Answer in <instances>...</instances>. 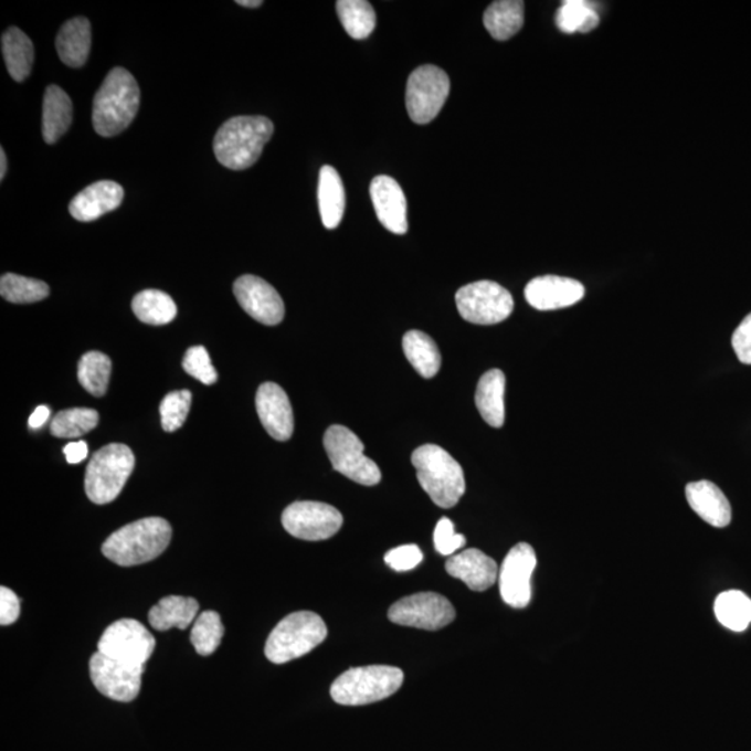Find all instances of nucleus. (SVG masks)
<instances>
[{
	"label": "nucleus",
	"mask_w": 751,
	"mask_h": 751,
	"mask_svg": "<svg viewBox=\"0 0 751 751\" xmlns=\"http://www.w3.org/2000/svg\"><path fill=\"white\" fill-rule=\"evenodd\" d=\"M73 104L68 95L57 85H50L42 106V136L46 144H55L72 126Z\"/></svg>",
	"instance_id": "393cba45"
},
{
	"label": "nucleus",
	"mask_w": 751,
	"mask_h": 751,
	"mask_svg": "<svg viewBox=\"0 0 751 751\" xmlns=\"http://www.w3.org/2000/svg\"><path fill=\"white\" fill-rule=\"evenodd\" d=\"M237 4L243 8L256 9L262 7L263 2L262 0H239Z\"/></svg>",
	"instance_id": "09e8293b"
},
{
	"label": "nucleus",
	"mask_w": 751,
	"mask_h": 751,
	"mask_svg": "<svg viewBox=\"0 0 751 751\" xmlns=\"http://www.w3.org/2000/svg\"><path fill=\"white\" fill-rule=\"evenodd\" d=\"M448 575L463 581L474 592H486L498 579V567L493 558L476 549L465 550L445 562Z\"/></svg>",
	"instance_id": "412c9836"
},
{
	"label": "nucleus",
	"mask_w": 751,
	"mask_h": 751,
	"mask_svg": "<svg viewBox=\"0 0 751 751\" xmlns=\"http://www.w3.org/2000/svg\"><path fill=\"white\" fill-rule=\"evenodd\" d=\"M326 637L324 620L310 611H299L278 622L267 638L265 656L273 664H286L313 652Z\"/></svg>",
	"instance_id": "423d86ee"
},
{
	"label": "nucleus",
	"mask_w": 751,
	"mask_h": 751,
	"mask_svg": "<svg viewBox=\"0 0 751 751\" xmlns=\"http://www.w3.org/2000/svg\"><path fill=\"white\" fill-rule=\"evenodd\" d=\"M417 482L440 508L457 506L465 495L466 483L463 466L438 445L425 444L413 451Z\"/></svg>",
	"instance_id": "20e7f679"
},
{
	"label": "nucleus",
	"mask_w": 751,
	"mask_h": 751,
	"mask_svg": "<svg viewBox=\"0 0 751 751\" xmlns=\"http://www.w3.org/2000/svg\"><path fill=\"white\" fill-rule=\"evenodd\" d=\"M458 313L475 325H497L511 316L514 298L508 289L495 282H476L458 289L455 295Z\"/></svg>",
	"instance_id": "1a4fd4ad"
},
{
	"label": "nucleus",
	"mask_w": 751,
	"mask_h": 751,
	"mask_svg": "<svg viewBox=\"0 0 751 751\" xmlns=\"http://www.w3.org/2000/svg\"><path fill=\"white\" fill-rule=\"evenodd\" d=\"M423 560V554L420 547L415 544H406L396 547L384 556V561L396 572H406L420 565Z\"/></svg>",
	"instance_id": "79ce46f5"
},
{
	"label": "nucleus",
	"mask_w": 751,
	"mask_h": 751,
	"mask_svg": "<svg viewBox=\"0 0 751 751\" xmlns=\"http://www.w3.org/2000/svg\"><path fill=\"white\" fill-rule=\"evenodd\" d=\"M370 198L380 223L389 232L394 234L408 232L406 198L399 182L389 176L374 177L370 184Z\"/></svg>",
	"instance_id": "6ab92c4d"
},
{
	"label": "nucleus",
	"mask_w": 751,
	"mask_h": 751,
	"mask_svg": "<svg viewBox=\"0 0 751 751\" xmlns=\"http://www.w3.org/2000/svg\"><path fill=\"white\" fill-rule=\"evenodd\" d=\"M337 13L353 40H364L374 31L376 13L367 0H338Z\"/></svg>",
	"instance_id": "473e14b6"
},
{
	"label": "nucleus",
	"mask_w": 751,
	"mask_h": 751,
	"mask_svg": "<svg viewBox=\"0 0 751 751\" xmlns=\"http://www.w3.org/2000/svg\"><path fill=\"white\" fill-rule=\"evenodd\" d=\"M408 361L416 372L425 379H432L442 368V353L436 342L426 332L420 330L408 331L402 341Z\"/></svg>",
	"instance_id": "c85d7f7f"
},
{
	"label": "nucleus",
	"mask_w": 751,
	"mask_h": 751,
	"mask_svg": "<svg viewBox=\"0 0 751 751\" xmlns=\"http://www.w3.org/2000/svg\"><path fill=\"white\" fill-rule=\"evenodd\" d=\"M713 611L720 624L729 631L743 632L751 624V600L738 590L718 595Z\"/></svg>",
	"instance_id": "2f4dec72"
},
{
	"label": "nucleus",
	"mask_w": 751,
	"mask_h": 751,
	"mask_svg": "<svg viewBox=\"0 0 751 751\" xmlns=\"http://www.w3.org/2000/svg\"><path fill=\"white\" fill-rule=\"evenodd\" d=\"M584 297L581 282L570 277L540 276L525 288V298L538 310H556L572 307Z\"/></svg>",
	"instance_id": "a211bd4d"
},
{
	"label": "nucleus",
	"mask_w": 751,
	"mask_h": 751,
	"mask_svg": "<svg viewBox=\"0 0 751 751\" xmlns=\"http://www.w3.org/2000/svg\"><path fill=\"white\" fill-rule=\"evenodd\" d=\"M342 515L325 503L298 501L284 509L282 523L294 538L320 541L332 538L341 529Z\"/></svg>",
	"instance_id": "f8f14e48"
},
{
	"label": "nucleus",
	"mask_w": 751,
	"mask_h": 751,
	"mask_svg": "<svg viewBox=\"0 0 751 751\" xmlns=\"http://www.w3.org/2000/svg\"><path fill=\"white\" fill-rule=\"evenodd\" d=\"M233 292L241 308L260 324L276 326L284 319L286 308L281 294L263 278L241 276L234 283Z\"/></svg>",
	"instance_id": "dca6fc26"
},
{
	"label": "nucleus",
	"mask_w": 751,
	"mask_h": 751,
	"mask_svg": "<svg viewBox=\"0 0 751 751\" xmlns=\"http://www.w3.org/2000/svg\"><path fill=\"white\" fill-rule=\"evenodd\" d=\"M4 63L14 82L21 83L29 77L34 63V45L18 27H12L2 36Z\"/></svg>",
	"instance_id": "c756f323"
},
{
	"label": "nucleus",
	"mask_w": 751,
	"mask_h": 751,
	"mask_svg": "<svg viewBox=\"0 0 751 751\" xmlns=\"http://www.w3.org/2000/svg\"><path fill=\"white\" fill-rule=\"evenodd\" d=\"M433 539L436 551L442 556H453L466 543L465 536L455 533V526L448 518L438 520Z\"/></svg>",
	"instance_id": "a19ab883"
},
{
	"label": "nucleus",
	"mask_w": 751,
	"mask_h": 751,
	"mask_svg": "<svg viewBox=\"0 0 751 751\" xmlns=\"http://www.w3.org/2000/svg\"><path fill=\"white\" fill-rule=\"evenodd\" d=\"M91 42L89 21L85 18L68 20L56 38L59 57L68 67H82L88 61Z\"/></svg>",
	"instance_id": "b1692460"
},
{
	"label": "nucleus",
	"mask_w": 751,
	"mask_h": 751,
	"mask_svg": "<svg viewBox=\"0 0 751 751\" xmlns=\"http://www.w3.org/2000/svg\"><path fill=\"white\" fill-rule=\"evenodd\" d=\"M145 667L128 665L96 652L89 662L91 680L112 700L130 702L139 695Z\"/></svg>",
	"instance_id": "2eb2a0df"
},
{
	"label": "nucleus",
	"mask_w": 751,
	"mask_h": 751,
	"mask_svg": "<svg viewBox=\"0 0 751 751\" xmlns=\"http://www.w3.org/2000/svg\"><path fill=\"white\" fill-rule=\"evenodd\" d=\"M171 526L163 518H144L116 530L102 552L120 567H136L162 556L171 540Z\"/></svg>",
	"instance_id": "7ed1b4c3"
},
{
	"label": "nucleus",
	"mask_w": 751,
	"mask_h": 751,
	"mask_svg": "<svg viewBox=\"0 0 751 751\" xmlns=\"http://www.w3.org/2000/svg\"><path fill=\"white\" fill-rule=\"evenodd\" d=\"M198 610L200 604L195 599L169 595L150 609L148 618L155 631L166 632L171 627L184 631L195 621Z\"/></svg>",
	"instance_id": "bb28decb"
},
{
	"label": "nucleus",
	"mask_w": 751,
	"mask_h": 751,
	"mask_svg": "<svg viewBox=\"0 0 751 751\" xmlns=\"http://www.w3.org/2000/svg\"><path fill=\"white\" fill-rule=\"evenodd\" d=\"M224 635L222 618L214 611H205L195 620L191 632V643L200 656H211L218 650Z\"/></svg>",
	"instance_id": "4c0bfd02"
},
{
	"label": "nucleus",
	"mask_w": 751,
	"mask_h": 751,
	"mask_svg": "<svg viewBox=\"0 0 751 751\" xmlns=\"http://www.w3.org/2000/svg\"><path fill=\"white\" fill-rule=\"evenodd\" d=\"M157 646L150 632L136 620H120L106 627L98 652L116 662L144 667Z\"/></svg>",
	"instance_id": "9b49d317"
},
{
	"label": "nucleus",
	"mask_w": 751,
	"mask_h": 751,
	"mask_svg": "<svg viewBox=\"0 0 751 751\" xmlns=\"http://www.w3.org/2000/svg\"><path fill=\"white\" fill-rule=\"evenodd\" d=\"M123 198H125V190L117 182L96 181L75 195L70 202L68 211L78 222H94L119 208Z\"/></svg>",
	"instance_id": "aec40b11"
},
{
	"label": "nucleus",
	"mask_w": 751,
	"mask_h": 751,
	"mask_svg": "<svg viewBox=\"0 0 751 751\" xmlns=\"http://www.w3.org/2000/svg\"><path fill=\"white\" fill-rule=\"evenodd\" d=\"M256 411L266 432L277 442H287L294 433V413L286 391L276 383H263L257 389Z\"/></svg>",
	"instance_id": "f3484780"
},
{
	"label": "nucleus",
	"mask_w": 751,
	"mask_h": 751,
	"mask_svg": "<svg viewBox=\"0 0 751 751\" xmlns=\"http://www.w3.org/2000/svg\"><path fill=\"white\" fill-rule=\"evenodd\" d=\"M273 133L275 126L265 116L233 117L219 128L214 137V157L224 168L248 169L261 158Z\"/></svg>",
	"instance_id": "f257e3e1"
},
{
	"label": "nucleus",
	"mask_w": 751,
	"mask_h": 751,
	"mask_svg": "<svg viewBox=\"0 0 751 751\" xmlns=\"http://www.w3.org/2000/svg\"><path fill=\"white\" fill-rule=\"evenodd\" d=\"M318 201L321 222L326 229L335 230L341 223L346 211V190L340 174L332 166L320 169Z\"/></svg>",
	"instance_id": "a878e982"
},
{
	"label": "nucleus",
	"mask_w": 751,
	"mask_h": 751,
	"mask_svg": "<svg viewBox=\"0 0 751 751\" xmlns=\"http://www.w3.org/2000/svg\"><path fill=\"white\" fill-rule=\"evenodd\" d=\"M389 620L396 625L434 632L455 620V610L442 594L417 593L391 605Z\"/></svg>",
	"instance_id": "ddd939ff"
},
{
	"label": "nucleus",
	"mask_w": 751,
	"mask_h": 751,
	"mask_svg": "<svg viewBox=\"0 0 751 751\" xmlns=\"http://www.w3.org/2000/svg\"><path fill=\"white\" fill-rule=\"evenodd\" d=\"M20 616V600L12 590L0 588V624L12 625Z\"/></svg>",
	"instance_id": "c03bdc74"
},
{
	"label": "nucleus",
	"mask_w": 751,
	"mask_h": 751,
	"mask_svg": "<svg viewBox=\"0 0 751 751\" xmlns=\"http://www.w3.org/2000/svg\"><path fill=\"white\" fill-rule=\"evenodd\" d=\"M732 347L740 362L751 364V314L734 330Z\"/></svg>",
	"instance_id": "37998d69"
},
{
	"label": "nucleus",
	"mask_w": 751,
	"mask_h": 751,
	"mask_svg": "<svg viewBox=\"0 0 751 751\" xmlns=\"http://www.w3.org/2000/svg\"><path fill=\"white\" fill-rule=\"evenodd\" d=\"M556 24L565 34H573V32L586 34L600 24V15L592 3L584 2V0H567L558 9Z\"/></svg>",
	"instance_id": "f704fd0d"
},
{
	"label": "nucleus",
	"mask_w": 751,
	"mask_h": 751,
	"mask_svg": "<svg viewBox=\"0 0 751 751\" xmlns=\"http://www.w3.org/2000/svg\"><path fill=\"white\" fill-rule=\"evenodd\" d=\"M686 500L694 511L713 528H727L732 520V508L721 488L712 482L700 480L686 486Z\"/></svg>",
	"instance_id": "4be33fe9"
},
{
	"label": "nucleus",
	"mask_w": 751,
	"mask_h": 751,
	"mask_svg": "<svg viewBox=\"0 0 751 751\" xmlns=\"http://www.w3.org/2000/svg\"><path fill=\"white\" fill-rule=\"evenodd\" d=\"M51 416V408L46 405H41L38 406L34 412H32V415L30 416L29 420V426L31 429H41L42 426L45 425L47 420H50Z\"/></svg>",
	"instance_id": "49530a36"
},
{
	"label": "nucleus",
	"mask_w": 751,
	"mask_h": 751,
	"mask_svg": "<svg viewBox=\"0 0 751 751\" xmlns=\"http://www.w3.org/2000/svg\"><path fill=\"white\" fill-rule=\"evenodd\" d=\"M324 443L332 469L348 479L363 486H376L382 480L379 466L364 455L363 443L350 429L330 426L325 433Z\"/></svg>",
	"instance_id": "6e6552de"
},
{
	"label": "nucleus",
	"mask_w": 751,
	"mask_h": 751,
	"mask_svg": "<svg viewBox=\"0 0 751 751\" xmlns=\"http://www.w3.org/2000/svg\"><path fill=\"white\" fill-rule=\"evenodd\" d=\"M141 91L126 68H113L95 94L93 123L101 137H115L136 119Z\"/></svg>",
	"instance_id": "f03ea898"
},
{
	"label": "nucleus",
	"mask_w": 751,
	"mask_h": 751,
	"mask_svg": "<svg viewBox=\"0 0 751 751\" xmlns=\"http://www.w3.org/2000/svg\"><path fill=\"white\" fill-rule=\"evenodd\" d=\"M404 684V673L389 665L348 669L331 685L332 700L341 706H367L388 699Z\"/></svg>",
	"instance_id": "39448f33"
},
{
	"label": "nucleus",
	"mask_w": 751,
	"mask_h": 751,
	"mask_svg": "<svg viewBox=\"0 0 751 751\" xmlns=\"http://www.w3.org/2000/svg\"><path fill=\"white\" fill-rule=\"evenodd\" d=\"M506 374L500 369L488 370L482 376L476 389V406L483 421L491 427L500 429L506 422Z\"/></svg>",
	"instance_id": "5701e85b"
},
{
	"label": "nucleus",
	"mask_w": 751,
	"mask_h": 751,
	"mask_svg": "<svg viewBox=\"0 0 751 751\" xmlns=\"http://www.w3.org/2000/svg\"><path fill=\"white\" fill-rule=\"evenodd\" d=\"M133 310L142 324L168 325L177 315V307L170 295L159 289H145L133 299Z\"/></svg>",
	"instance_id": "7c9ffc66"
},
{
	"label": "nucleus",
	"mask_w": 751,
	"mask_h": 751,
	"mask_svg": "<svg viewBox=\"0 0 751 751\" xmlns=\"http://www.w3.org/2000/svg\"><path fill=\"white\" fill-rule=\"evenodd\" d=\"M99 413L91 408H72L59 412L51 422V433L55 437L77 438L98 426Z\"/></svg>",
	"instance_id": "c9c22d12"
},
{
	"label": "nucleus",
	"mask_w": 751,
	"mask_h": 751,
	"mask_svg": "<svg viewBox=\"0 0 751 751\" xmlns=\"http://www.w3.org/2000/svg\"><path fill=\"white\" fill-rule=\"evenodd\" d=\"M112 373L110 358L99 351L85 353L78 362V382L91 395L104 396Z\"/></svg>",
	"instance_id": "72a5a7b5"
},
{
	"label": "nucleus",
	"mask_w": 751,
	"mask_h": 751,
	"mask_svg": "<svg viewBox=\"0 0 751 751\" xmlns=\"http://www.w3.org/2000/svg\"><path fill=\"white\" fill-rule=\"evenodd\" d=\"M538 565L533 547L519 543L508 552L501 570L498 572V584L504 603L509 607L522 610L528 607L532 599V575Z\"/></svg>",
	"instance_id": "4468645a"
},
{
	"label": "nucleus",
	"mask_w": 751,
	"mask_h": 751,
	"mask_svg": "<svg viewBox=\"0 0 751 751\" xmlns=\"http://www.w3.org/2000/svg\"><path fill=\"white\" fill-rule=\"evenodd\" d=\"M182 368L192 378L200 380L201 383L212 385L218 382L219 376L216 369L213 368L211 357L205 347H191L186 352Z\"/></svg>",
	"instance_id": "ea45409f"
},
{
	"label": "nucleus",
	"mask_w": 751,
	"mask_h": 751,
	"mask_svg": "<svg viewBox=\"0 0 751 751\" xmlns=\"http://www.w3.org/2000/svg\"><path fill=\"white\" fill-rule=\"evenodd\" d=\"M525 3L520 0H498L483 15L488 34L497 41H507L518 34L523 25Z\"/></svg>",
	"instance_id": "cd10ccee"
},
{
	"label": "nucleus",
	"mask_w": 751,
	"mask_h": 751,
	"mask_svg": "<svg viewBox=\"0 0 751 751\" xmlns=\"http://www.w3.org/2000/svg\"><path fill=\"white\" fill-rule=\"evenodd\" d=\"M7 171H8L7 152H4L3 148H0V180L4 179V176H7Z\"/></svg>",
	"instance_id": "de8ad7c7"
},
{
	"label": "nucleus",
	"mask_w": 751,
	"mask_h": 751,
	"mask_svg": "<svg viewBox=\"0 0 751 751\" xmlns=\"http://www.w3.org/2000/svg\"><path fill=\"white\" fill-rule=\"evenodd\" d=\"M50 286L35 278L7 273L0 278V294L9 303L32 304L45 299L50 295Z\"/></svg>",
	"instance_id": "e433bc0d"
},
{
	"label": "nucleus",
	"mask_w": 751,
	"mask_h": 751,
	"mask_svg": "<svg viewBox=\"0 0 751 751\" xmlns=\"http://www.w3.org/2000/svg\"><path fill=\"white\" fill-rule=\"evenodd\" d=\"M63 453L70 465H77L88 457V445L85 442L68 443Z\"/></svg>",
	"instance_id": "a18cd8bd"
},
{
	"label": "nucleus",
	"mask_w": 751,
	"mask_h": 751,
	"mask_svg": "<svg viewBox=\"0 0 751 751\" xmlns=\"http://www.w3.org/2000/svg\"><path fill=\"white\" fill-rule=\"evenodd\" d=\"M449 94V78L432 64L417 67L408 78L406 110L413 123L427 125L442 112Z\"/></svg>",
	"instance_id": "9d476101"
},
{
	"label": "nucleus",
	"mask_w": 751,
	"mask_h": 751,
	"mask_svg": "<svg viewBox=\"0 0 751 751\" xmlns=\"http://www.w3.org/2000/svg\"><path fill=\"white\" fill-rule=\"evenodd\" d=\"M192 401L191 391H173L160 402V416L166 432L173 433L184 425Z\"/></svg>",
	"instance_id": "58836bf2"
},
{
	"label": "nucleus",
	"mask_w": 751,
	"mask_h": 751,
	"mask_svg": "<svg viewBox=\"0 0 751 751\" xmlns=\"http://www.w3.org/2000/svg\"><path fill=\"white\" fill-rule=\"evenodd\" d=\"M134 466L136 457L125 444H109L96 451L85 472V493L89 500L98 506L115 501Z\"/></svg>",
	"instance_id": "0eeeda50"
}]
</instances>
